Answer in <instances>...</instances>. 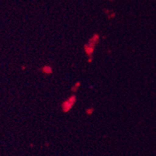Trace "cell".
Listing matches in <instances>:
<instances>
[{"label":"cell","instance_id":"7a4b0ae2","mask_svg":"<svg viewBox=\"0 0 156 156\" xmlns=\"http://www.w3.org/2000/svg\"><path fill=\"white\" fill-rule=\"evenodd\" d=\"M44 72L46 73H51V69L50 67H44Z\"/></svg>","mask_w":156,"mask_h":156},{"label":"cell","instance_id":"6da1fadb","mask_svg":"<svg viewBox=\"0 0 156 156\" xmlns=\"http://www.w3.org/2000/svg\"><path fill=\"white\" fill-rule=\"evenodd\" d=\"M75 102H76V97H75V96H72V97H71L68 101L65 102V103H63L64 111L67 112L68 110H69V109L72 107V105L74 104Z\"/></svg>","mask_w":156,"mask_h":156}]
</instances>
